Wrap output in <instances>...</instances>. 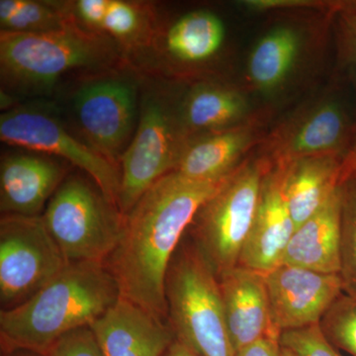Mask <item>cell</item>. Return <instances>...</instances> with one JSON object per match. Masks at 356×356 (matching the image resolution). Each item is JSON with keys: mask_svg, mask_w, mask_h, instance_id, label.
Listing matches in <instances>:
<instances>
[{"mask_svg": "<svg viewBox=\"0 0 356 356\" xmlns=\"http://www.w3.org/2000/svg\"><path fill=\"white\" fill-rule=\"evenodd\" d=\"M285 170V165H271L264 175L257 214L238 266L266 274L282 262L295 231L283 191Z\"/></svg>", "mask_w": 356, "mask_h": 356, "instance_id": "obj_13", "label": "cell"}, {"mask_svg": "<svg viewBox=\"0 0 356 356\" xmlns=\"http://www.w3.org/2000/svg\"><path fill=\"white\" fill-rule=\"evenodd\" d=\"M1 356H44L36 351L28 350H15L8 353H1Z\"/></svg>", "mask_w": 356, "mask_h": 356, "instance_id": "obj_33", "label": "cell"}, {"mask_svg": "<svg viewBox=\"0 0 356 356\" xmlns=\"http://www.w3.org/2000/svg\"><path fill=\"white\" fill-rule=\"evenodd\" d=\"M280 356H295L293 355L292 351L287 350V348L281 346V355Z\"/></svg>", "mask_w": 356, "mask_h": 356, "instance_id": "obj_34", "label": "cell"}, {"mask_svg": "<svg viewBox=\"0 0 356 356\" xmlns=\"http://www.w3.org/2000/svg\"><path fill=\"white\" fill-rule=\"evenodd\" d=\"M69 262L42 216H2L0 221V305L24 303L56 277Z\"/></svg>", "mask_w": 356, "mask_h": 356, "instance_id": "obj_9", "label": "cell"}, {"mask_svg": "<svg viewBox=\"0 0 356 356\" xmlns=\"http://www.w3.org/2000/svg\"><path fill=\"white\" fill-rule=\"evenodd\" d=\"M147 20L146 10L140 4L123 0H107L99 34L131 46L146 37L149 28Z\"/></svg>", "mask_w": 356, "mask_h": 356, "instance_id": "obj_24", "label": "cell"}, {"mask_svg": "<svg viewBox=\"0 0 356 356\" xmlns=\"http://www.w3.org/2000/svg\"><path fill=\"white\" fill-rule=\"evenodd\" d=\"M280 344L295 356H343L330 343L320 325L283 332Z\"/></svg>", "mask_w": 356, "mask_h": 356, "instance_id": "obj_27", "label": "cell"}, {"mask_svg": "<svg viewBox=\"0 0 356 356\" xmlns=\"http://www.w3.org/2000/svg\"><path fill=\"white\" fill-rule=\"evenodd\" d=\"M257 129L259 121L250 120L187 143L173 172L194 182L216 181L228 177L254 142L259 134Z\"/></svg>", "mask_w": 356, "mask_h": 356, "instance_id": "obj_18", "label": "cell"}, {"mask_svg": "<svg viewBox=\"0 0 356 356\" xmlns=\"http://www.w3.org/2000/svg\"><path fill=\"white\" fill-rule=\"evenodd\" d=\"M115 41L79 23L58 31L0 33V74L4 86L26 95L51 89L77 70L105 67L116 60Z\"/></svg>", "mask_w": 356, "mask_h": 356, "instance_id": "obj_3", "label": "cell"}, {"mask_svg": "<svg viewBox=\"0 0 356 356\" xmlns=\"http://www.w3.org/2000/svg\"><path fill=\"white\" fill-rule=\"evenodd\" d=\"M270 165L264 156L238 165L201 206L189 227L192 243L217 278L238 266Z\"/></svg>", "mask_w": 356, "mask_h": 356, "instance_id": "obj_5", "label": "cell"}, {"mask_svg": "<svg viewBox=\"0 0 356 356\" xmlns=\"http://www.w3.org/2000/svg\"><path fill=\"white\" fill-rule=\"evenodd\" d=\"M186 144L179 117L170 113L154 91L144 95L137 129L120 159L118 208L123 216L159 179L175 170Z\"/></svg>", "mask_w": 356, "mask_h": 356, "instance_id": "obj_8", "label": "cell"}, {"mask_svg": "<svg viewBox=\"0 0 356 356\" xmlns=\"http://www.w3.org/2000/svg\"><path fill=\"white\" fill-rule=\"evenodd\" d=\"M344 293L356 295V177L341 186V270Z\"/></svg>", "mask_w": 356, "mask_h": 356, "instance_id": "obj_25", "label": "cell"}, {"mask_svg": "<svg viewBox=\"0 0 356 356\" xmlns=\"http://www.w3.org/2000/svg\"><path fill=\"white\" fill-rule=\"evenodd\" d=\"M77 23L72 6L60 2L1 0V32L38 34L58 31Z\"/></svg>", "mask_w": 356, "mask_h": 356, "instance_id": "obj_23", "label": "cell"}, {"mask_svg": "<svg viewBox=\"0 0 356 356\" xmlns=\"http://www.w3.org/2000/svg\"><path fill=\"white\" fill-rule=\"evenodd\" d=\"M356 177V125L353 128V136L350 145L346 149L341 163H339V187L343 186L346 182L350 181L353 177Z\"/></svg>", "mask_w": 356, "mask_h": 356, "instance_id": "obj_31", "label": "cell"}, {"mask_svg": "<svg viewBox=\"0 0 356 356\" xmlns=\"http://www.w3.org/2000/svg\"><path fill=\"white\" fill-rule=\"evenodd\" d=\"M336 13L341 58L356 77V1L339 2Z\"/></svg>", "mask_w": 356, "mask_h": 356, "instance_id": "obj_29", "label": "cell"}, {"mask_svg": "<svg viewBox=\"0 0 356 356\" xmlns=\"http://www.w3.org/2000/svg\"><path fill=\"white\" fill-rule=\"evenodd\" d=\"M163 356H199L184 343L175 339Z\"/></svg>", "mask_w": 356, "mask_h": 356, "instance_id": "obj_32", "label": "cell"}, {"mask_svg": "<svg viewBox=\"0 0 356 356\" xmlns=\"http://www.w3.org/2000/svg\"><path fill=\"white\" fill-rule=\"evenodd\" d=\"M355 125L337 102H329L309 112L270 139L264 154L273 165H288L299 159L323 154L343 156Z\"/></svg>", "mask_w": 356, "mask_h": 356, "instance_id": "obj_14", "label": "cell"}, {"mask_svg": "<svg viewBox=\"0 0 356 356\" xmlns=\"http://www.w3.org/2000/svg\"><path fill=\"white\" fill-rule=\"evenodd\" d=\"M281 264L341 274V186L316 214L295 229Z\"/></svg>", "mask_w": 356, "mask_h": 356, "instance_id": "obj_17", "label": "cell"}, {"mask_svg": "<svg viewBox=\"0 0 356 356\" xmlns=\"http://www.w3.org/2000/svg\"><path fill=\"white\" fill-rule=\"evenodd\" d=\"M0 139L11 146L49 154L76 166L118 207V165L72 136L48 103H25L1 113Z\"/></svg>", "mask_w": 356, "mask_h": 356, "instance_id": "obj_7", "label": "cell"}, {"mask_svg": "<svg viewBox=\"0 0 356 356\" xmlns=\"http://www.w3.org/2000/svg\"><path fill=\"white\" fill-rule=\"evenodd\" d=\"M299 49L296 33L280 27L266 35L254 47L248 74L255 86L271 89L280 86L291 70Z\"/></svg>", "mask_w": 356, "mask_h": 356, "instance_id": "obj_22", "label": "cell"}, {"mask_svg": "<svg viewBox=\"0 0 356 356\" xmlns=\"http://www.w3.org/2000/svg\"><path fill=\"white\" fill-rule=\"evenodd\" d=\"M280 336H268L245 346L236 356H280Z\"/></svg>", "mask_w": 356, "mask_h": 356, "instance_id": "obj_30", "label": "cell"}, {"mask_svg": "<svg viewBox=\"0 0 356 356\" xmlns=\"http://www.w3.org/2000/svg\"><path fill=\"white\" fill-rule=\"evenodd\" d=\"M247 105L235 91L214 86H198L185 97L179 120L184 132L228 128L240 120Z\"/></svg>", "mask_w": 356, "mask_h": 356, "instance_id": "obj_20", "label": "cell"}, {"mask_svg": "<svg viewBox=\"0 0 356 356\" xmlns=\"http://www.w3.org/2000/svg\"><path fill=\"white\" fill-rule=\"evenodd\" d=\"M225 38L221 19L210 11L185 14L168 30L165 44L173 58L200 63L215 55Z\"/></svg>", "mask_w": 356, "mask_h": 356, "instance_id": "obj_21", "label": "cell"}, {"mask_svg": "<svg viewBox=\"0 0 356 356\" xmlns=\"http://www.w3.org/2000/svg\"><path fill=\"white\" fill-rule=\"evenodd\" d=\"M72 107L86 144L117 165L139 120L135 81L122 76L89 79L76 89Z\"/></svg>", "mask_w": 356, "mask_h": 356, "instance_id": "obj_10", "label": "cell"}, {"mask_svg": "<svg viewBox=\"0 0 356 356\" xmlns=\"http://www.w3.org/2000/svg\"><path fill=\"white\" fill-rule=\"evenodd\" d=\"M229 175L194 182L168 173L124 216L120 242L105 262L118 282L121 298L168 322L165 280L173 255L201 206Z\"/></svg>", "mask_w": 356, "mask_h": 356, "instance_id": "obj_1", "label": "cell"}, {"mask_svg": "<svg viewBox=\"0 0 356 356\" xmlns=\"http://www.w3.org/2000/svg\"><path fill=\"white\" fill-rule=\"evenodd\" d=\"M62 159L26 152L2 156L0 211L2 216L40 217L67 177Z\"/></svg>", "mask_w": 356, "mask_h": 356, "instance_id": "obj_12", "label": "cell"}, {"mask_svg": "<svg viewBox=\"0 0 356 356\" xmlns=\"http://www.w3.org/2000/svg\"><path fill=\"white\" fill-rule=\"evenodd\" d=\"M69 262H106L120 242L124 216L91 178H65L42 214Z\"/></svg>", "mask_w": 356, "mask_h": 356, "instance_id": "obj_6", "label": "cell"}, {"mask_svg": "<svg viewBox=\"0 0 356 356\" xmlns=\"http://www.w3.org/2000/svg\"><path fill=\"white\" fill-rule=\"evenodd\" d=\"M318 325L337 350L356 356V295L343 292Z\"/></svg>", "mask_w": 356, "mask_h": 356, "instance_id": "obj_26", "label": "cell"}, {"mask_svg": "<svg viewBox=\"0 0 356 356\" xmlns=\"http://www.w3.org/2000/svg\"><path fill=\"white\" fill-rule=\"evenodd\" d=\"M121 298L104 262H70L24 303L0 311L1 353L28 350L44 355L70 332L90 327Z\"/></svg>", "mask_w": 356, "mask_h": 356, "instance_id": "obj_2", "label": "cell"}, {"mask_svg": "<svg viewBox=\"0 0 356 356\" xmlns=\"http://www.w3.org/2000/svg\"><path fill=\"white\" fill-rule=\"evenodd\" d=\"M341 158L323 154L285 165L283 191L295 229L316 214L339 188Z\"/></svg>", "mask_w": 356, "mask_h": 356, "instance_id": "obj_19", "label": "cell"}, {"mask_svg": "<svg viewBox=\"0 0 356 356\" xmlns=\"http://www.w3.org/2000/svg\"><path fill=\"white\" fill-rule=\"evenodd\" d=\"M229 339L236 353L268 336H281L271 318L266 275L238 266L218 278Z\"/></svg>", "mask_w": 356, "mask_h": 356, "instance_id": "obj_15", "label": "cell"}, {"mask_svg": "<svg viewBox=\"0 0 356 356\" xmlns=\"http://www.w3.org/2000/svg\"><path fill=\"white\" fill-rule=\"evenodd\" d=\"M44 356H105L90 327H81L60 337Z\"/></svg>", "mask_w": 356, "mask_h": 356, "instance_id": "obj_28", "label": "cell"}, {"mask_svg": "<svg viewBox=\"0 0 356 356\" xmlns=\"http://www.w3.org/2000/svg\"><path fill=\"white\" fill-rule=\"evenodd\" d=\"M90 329L105 356H163L175 341L168 322L124 298Z\"/></svg>", "mask_w": 356, "mask_h": 356, "instance_id": "obj_16", "label": "cell"}, {"mask_svg": "<svg viewBox=\"0 0 356 356\" xmlns=\"http://www.w3.org/2000/svg\"><path fill=\"white\" fill-rule=\"evenodd\" d=\"M168 324L175 339L199 356H236L219 281L193 243H182L165 280Z\"/></svg>", "mask_w": 356, "mask_h": 356, "instance_id": "obj_4", "label": "cell"}, {"mask_svg": "<svg viewBox=\"0 0 356 356\" xmlns=\"http://www.w3.org/2000/svg\"><path fill=\"white\" fill-rule=\"evenodd\" d=\"M264 275L271 318L281 334L320 324L344 292L341 274L281 264Z\"/></svg>", "mask_w": 356, "mask_h": 356, "instance_id": "obj_11", "label": "cell"}]
</instances>
